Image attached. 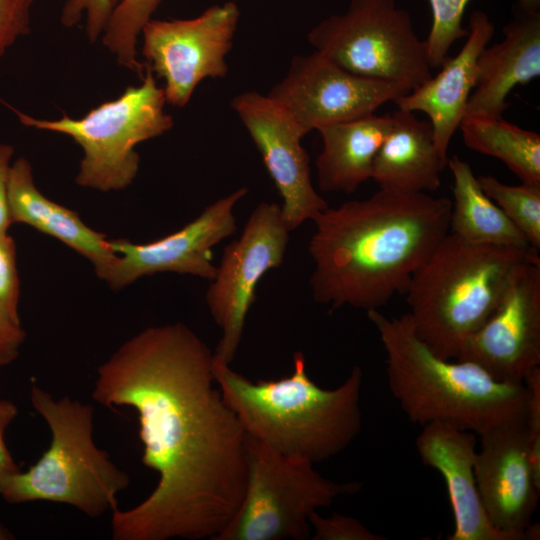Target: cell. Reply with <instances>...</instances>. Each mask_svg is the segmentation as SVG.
Returning a JSON list of instances; mask_svg holds the SVG:
<instances>
[{"label": "cell", "instance_id": "6", "mask_svg": "<svg viewBox=\"0 0 540 540\" xmlns=\"http://www.w3.org/2000/svg\"><path fill=\"white\" fill-rule=\"evenodd\" d=\"M30 400L50 429V445L27 471L4 481L0 497L10 504H65L92 518L118 509V494L130 477L95 444L93 406L68 396L57 399L37 385Z\"/></svg>", "mask_w": 540, "mask_h": 540}, {"label": "cell", "instance_id": "26", "mask_svg": "<svg viewBox=\"0 0 540 540\" xmlns=\"http://www.w3.org/2000/svg\"><path fill=\"white\" fill-rule=\"evenodd\" d=\"M483 192L503 211L525 236L540 248V186L522 183L508 185L491 175L477 177Z\"/></svg>", "mask_w": 540, "mask_h": 540}, {"label": "cell", "instance_id": "35", "mask_svg": "<svg viewBox=\"0 0 540 540\" xmlns=\"http://www.w3.org/2000/svg\"><path fill=\"white\" fill-rule=\"evenodd\" d=\"M518 7L526 11H539L540 0H518Z\"/></svg>", "mask_w": 540, "mask_h": 540}, {"label": "cell", "instance_id": "28", "mask_svg": "<svg viewBox=\"0 0 540 540\" xmlns=\"http://www.w3.org/2000/svg\"><path fill=\"white\" fill-rule=\"evenodd\" d=\"M20 278L16 243L8 231L0 232V317L21 325Z\"/></svg>", "mask_w": 540, "mask_h": 540}, {"label": "cell", "instance_id": "29", "mask_svg": "<svg viewBox=\"0 0 540 540\" xmlns=\"http://www.w3.org/2000/svg\"><path fill=\"white\" fill-rule=\"evenodd\" d=\"M309 524L313 530L312 540H385L354 517L334 513L324 517L318 511L311 514Z\"/></svg>", "mask_w": 540, "mask_h": 540}, {"label": "cell", "instance_id": "1", "mask_svg": "<svg viewBox=\"0 0 540 540\" xmlns=\"http://www.w3.org/2000/svg\"><path fill=\"white\" fill-rule=\"evenodd\" d=\"M213 359L175 322L135 334L97 368L92 398L136 411L142 463L158 474L143 501L112 512L114 540H215L238 510L247 434L216 384Z\"/></svg>", "mask_w": 540, "mask_h": 540}, {"label": "cell", "instance_id": "8", "mask_svg": "<svg viewBox=\"0 0 540 540\" xmlns=\"http://www.w3.org/2000/svg\"><path fill=\"white\" fill-rule=\"evenodd\" d=\"M247 480L238 510L215 540H305L309 518L359 482L323 477L306 459L284 455L247 435Z\"/></svg>", "mask_w": 540, "mask_h": 540}, {"label": "cell", "instance_id": "3", "mask_svg": "<svg viewBox=\"0 0 540 540\" xmlns=\"http://www.w3.org/2000/svg\"><path fill=\"white\" fill-rule=\"evenodd\" d=\"M213 375L246 434L284 455L322 462L341 453L361 431L359 366L334 389L308 376L300 351L293 356L292 373L278 380L253 382L215 354Z\"/></svg>", "mask_w": 540, "mask_h": 540}, {"label": "cell", "instance_id": "33", "mask_svg": "<svg viewBox=\"0 0 540 540\" xmlns=\"http://www.w3.org/2000/svg\"><path fill=\"white\" fill-rule=\"evenodd\" d=\"M25 337L21 325L0 317V367L11 364L19 356Z\"/></svg>", "mask_w": 540, "mask_h": 540}, {"label": "cell", "instance_id": "27", "mask_svg": "<svg viewBox=\"0 0 540 540\" xmlns=\"http://www.w3.org/2000/svg\"><path fill=\"white\" fill-rule=\"evenodd\" d=\"M470 0H429L432 24L425 40L427 55L433 68L441 67L449 57L452 45L468 35L462 25L465 9Z\"/></svg>", "mask_w": 540, "mask_h": 540}, {"label": "cell", "instance_id": "23", "mask_svg": "<svg viewBox=\"0 0 540 540\" xmlns=\"http://www.w3.org/2000/svg\"><path fill=\"white\" fill-rule=\"evenodd\" d=\"M162 0H66L60 15L63 26L86 18L90 42L102 36L104 46L123 67L143 76L145 66L137 59V39Z\"/></svg>", "mask_w": 540, "mask_h": 540}, {"label": "cell", "instance_id": "21", "mask_svg": "<svg viewBox=\"0 0 540 540\" xmlns=\"http://www.w3.org/2000/svg\"><path fill=\"white\" fill-rule=\"evenodd\" d=\"M392 125L373 163L371 179L379 189L398 193H426L441 185L448 159L438 150L429 121L397 109Z\"/></svg>", "mask_w": 540, "mask_h": 540}, {"label": "cell", "instance_id": "17", "mask_svg": "<svg viewBox=\"0 0 540 540\" xmlns=\"http://www.w3.org/2000/svg\"><path fill=\"white\" fill-rule=\"evenodd\" d=\"M415 445L422 463L436 470L445 482L454 517V529L447 539L509 540L490 523L478 493L475 434L434 422L422 426Z\"/></svg>", "mask_w": 540, "mask_h": 540}, {"label": "cell", "instance_id": "19", "mask_svg": "<svg viewBox=\"0 0 540 540\" xmlns=\"http://www.w3.org/2000/svg\"><path fill=\"white\" fill-rule=\"evenodd\" d=\"M502 31L503 40L487 45L478 58L477 82L464 118H503L510 92L540 75V12L518 7Z\"/></svg>", "mask_w": 540, "mask_h": 540}, {"label": "cell", "instance_id": "18", "mask_svg": "<svg viewBox=\"0 0 540 540\" xmlns=\"http://www.w3.org/2000/svg\"><path fill=\"white\" fill-rule=\"evenodd\" d=\"M494 30L485 12L474 11L469 18L466 41L458 54L448 57L436 76L394 100L398 109L428 116L436 146L445 158H449L450 141L465 116L477 82L478 58Z\"/></svg>", "mask_w": 540, "mask_h": 540}, {"label": "cell", "instance_id": "22", "mask_svg": "<svg viewBox=\"0 0 540 540\" xmlns=\"http://www.w3.org/2000/svg\"><path fill=\"white\" fill-rule=\"evenodd\" d=\"M391 125V114L373 113L320 127L323 148L316 160L320 189L349 194L371 179L375 157Z\"/></svg>", "mask_w": 540, "mask_h": 540}, {"label": "cell", "instance_id": "25", "mask_svg": "<svg viewBox=\"0 0 540 540\" xmlns=\"http://www.w3.org/2000/svg\"><path fill=\"white\" fill-rule=\"evenodd\" d=\"M459 129L465 145L501 160L522 183L540 186V135L503 118L465 117Z\"/></svg>", "mask_w": 540, "mask_h": 540}, {"label": "cell", "instance_id": "20", "mask_svg": "<svg viewBox=\"0 0 540 540\" xmlns=\"http://www.w3.org/2000/svg\"><path fill=\"white\" fill-rule=\"evenodd\" d=\"M8 202L12 224H25L57 239L86 258L97 277L104 279L116 256L109 238L86 225L77 212L42 194L35 184L32 166L24 157L12 163Z\"/></svg>", "mask_w": 540, "mask_h": 540}, {"label": "cell", "instance_id": "5", "mask_svg": "<svg viewBox=\"0 0 540 540\" xmlns=\"http://www.w3.org/2000/svg\"><path fill=\"white\" fill-rule=\"evenodd\" d=\"M538 250L467 241L446 234L411 278L408 316L437 356L455 360L464 340L493 314L513 276Z\"/></svg>", "mask_w": 540, "mask_h": 540}, {"label": "cell", "instance_id": "7", "mask_svg": "<svg viewBox=\"0 0 540 540\" xmlns=\"http://www.w3.org/2000/svg\"><path fill=\"white\" fill-rule=\"evenodd\" d=\"M138 86H129L117 98L103 102L81 118L63 115L60 119L34 118L0 98L20 123L38 130L72 138L83 157L75 182L100 192L119 191L135 179L140 156L135 147L170 130L171 115L164 111V90L147 68Z\"/></svg>", "mask_w": 540, "mask_h": 540}, {"label": "cell", "instance_id": "2", "mask_svg": "<svg viewBox=\"0 0 540 540\" xmlns=\"http://www.w3.org/2000/svg\"><path fill=\"white\" fill-rule=\"evenodd\" d=\"M452 201L379 189L369 198L326 208L313 220L308 250L313 298L331 309L379 310L449 233Z\"/></svg>", "mask_w": 540, "mask_h": 540}, {"label": "cell", "instance_id": "36", "mask_svg": "<svg viewBox=\"0 0 540 540\" xmlns=\"http://www.w3.org/2000/svg\"><path fill=\"white\" fill-rule=\"evenodd\" d=\"M13 538V534L5 526H3V524L0 523V540H9Z\"/></svg>", "mask_w": 540, "mask_h": 540}, {"label": "cell", "instance_id": "15", "mask_svg": "<svg viewBox=\"0 0 540 540\" xmlns=\"http://www.w3.org/2000/svg\"><path fill=\"white\" fill-rule=\"evenodd\" d=\"M455 360L477 364L500 382L521 384L540 364V259L513 276L489 319L461 344Z\"/></svg>", "mask_w": 540, "mask_h": 540}, {"label": "cell", "instance_id": "14", "mask_svg": "<svg viewBox=\"0 0 540 540\" xmlns=\"http://www.w3.org/2000/svg\"><path fill=\"white\" fill-rule=\"evenodd\" d=\"M474 472L485 513L509 540L538 539L532 525L540 493L534 473L525 415L500 423L482 434Z\"/></svg>", "mask_w": 540, "mask_h": 540}, {"label": "cell", "instance_id": "10", "mask_svg": "<svg viewBox=\"0 0 540 540\" xmlns=\"http://www.w3.org/2000/svg\"><path fill=\"white\" fill-rule=\"evenodd\" d=\"M281 206L261 202L249 216L240 237L224 250L216 275L206 292V303L221 338L214 354L234 360L247 314L255 302L258 282L285 257L289 233Z\"/></svg>", "mask_w": 540, "mask_h": 540}, {"label": "cell", "instance_id": "24", "mask_svg": "<svg viewBox=\"0 0 540 540\" xmlns=\"http://www.w3.org/2000/svg\"><path fill=\"white\" fill-rule=\"evenodd\" d=\"M447 166L453 176L450 233L474 243L533 248L483 192L467 161L453 155L448 159Z\"/></svg>", "mask_w": 540, "mask_h": 540}, {"label": "cell", "instance_id": "4", "mask_svg": "<svg viewBox=\"0 0 540 540\" xmlns=\"http://www.w3.org/2000/svg\"><path fill=\"white\" fill-rule=\"evenodd\" d=\"M367 316L386 354L389 390L413 423H445L479 436L525 415V383L500 382L473 362L440 358L417 336L408 314L369 310Z\"/></svg>", "mask_w": 540, "mask_h": 540}, {"label": "cell", "instance_id": "31", "mask_svg": "<svg viewBox=\"0 0 540 540\" xmlns=\"http://www.w3.org/2000/svg\"><path fill=\"white\" fill-rule=\"evenodd\" d=\"M528 389L525 422L528 431L530 459L540 479V367L534 368L524 381Z\"/></svg>", "mask_w": 540, "mask_h": 540}, {"label": "cell", "instance_id": "9", "mask_svg": "<svg viewBox=\"0 0 540 540\" xmlns=\"http://www.w3.org/2000/svg\"><path fill=\"white\" fill-rule=\"evenodd\" d=\"M315 51L355 75L395 85L406 93L432 76L425 40L396 0H351L308 33Z\"/></svg>", "mask_w": 540, "mask_h": 540}, {"label": "cell", "instance_id": "16", "mask_svg": "<svg viewBox=\"0 0 540 540\" xmlns=\"http://www.w3.org/2000/svg\"><path fill=\"white\" fill-rule=\"evenodd\" d=\"M259 150L264 165L282 197L281 211L290 231L328 208L311 181L310 158L301 144L302 133L270 97L246 91L231 100Z\"/></svg>", "mask_w": 540, "mask_h": 540}, {"label": "cell", "instance_id": "11", "mask_svg": "<svg viewBox=\"0 0 540 540\" xmlns=\"http://www.w3.org/2000/svg\"><path fill=\"white\" fill-rule=\"evenodd\" d=\"M240 18L232 1L212 5L191 19L149 20L142 29V55L163 79L166 102L184 107L199 83L225 77L226 55Z\"/></svg>", "mask_w": 540, "mask_h": 540}, {"label": "cell", "instance_id": "32", "mask_svg": "<svg viewBox=\"0 0 540 540\" xmlns=\"http://www.w3.org/2000/svg\"><path fill=\"white\" fill-rule=\"evenodd\" d=\"M17 415L18 408L12 401L0 399V492L4 481L21 470L5 442L6 429Z\"/></svg>", "mask_w": 540, "mask_h": 540}, {"label": "cell", "instance_id": "12", "mask_svg": "<svg viewBox=\"0 0 540 540\" xmlns=\"http://www.w3.org/2000/svg\"><path fill=\"white\" fill-rule=\"evenodd\" d=\"M404 94L395 85L348 72L315 51L296 55L284 78L267 96L304 136L326 125L373 114Z\"/></svg>", "mask_w": 540, "mask_h": 540}, {"label": "cell", "instance_id": "30", "mask_svg": "<svg viewBox=\"0 0 540 540\" xmlns=\"http://www.w3.org/2000/svg\"><path fill=\"white\" fill-rule=\"evenodd\" d=\"M34 0H0V57L29 33Z\"/></svg>", "mask_w": 540, "mask_h": 540}, {"label": "cell", "instance_id": "13", "mask_svg": "<svg viewBox=\"0 0 540 540\" xmlns=\"http://www.w3.org/2000/svg\"><path fill=\"white\" fill-rule=\"evenodd\" d=\"M248 192L240 187L208 205L181 229L148 243L109 239L116 254L102 281L114 291L157 273H178L213 280L212 248L236 231L234 207Z\"/></svg>", "mask_w": 540, "mask_h": 540}, {"label": "cell", "instance_id": "34", "mask_svg": "<svg viewBox=\"0 0 540 540\" xmlns=\"http://www.w3.org/2000/svg\"><path fill=\"white\" fill-rule=\"evenodd\" d=\"M13 155V146L0 143V232L8 231L12 225L8 202V181Z\"/></svg>", "mask_w": 540, "mask_h": 540}]
</instances>
